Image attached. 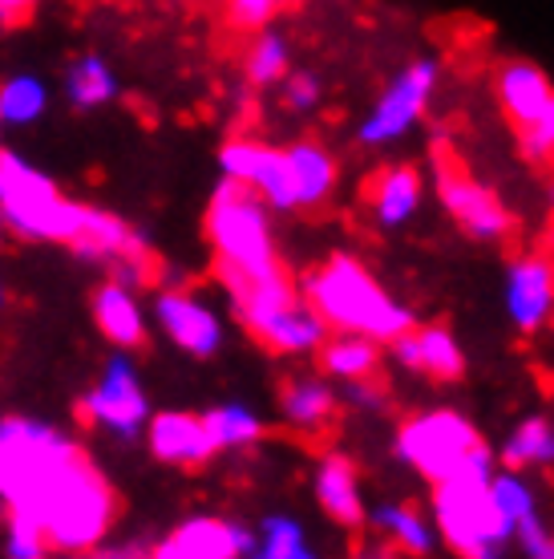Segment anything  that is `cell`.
I'll list each match as a JSON object with an SVG mask.
<instances>
[{"label":"cell","mask_w":554,"mask_h":559,"mask_svg":"<svg viewBox=\"0 0 554 559\" xmlns=\"http://www.w3.org/2000/svg\"><path fill=\"white\" fill-rule=\"evenodd\" d=\"M4 551L13 559H41L49 551L45 544V532L41 523L25 511H9V532H4Z\"/></svg>","instance_id":"cell-34"},{"label":"cell","mask_w":554,"mask_h":559,"mask_svg":"<svg viewBox=\"0 0 554 559\" xmlns=\"http://www.w3.org/2000/svg\"><path fill=\"white\" fill-rule=\"evenodd\" d=\"M158 329L170 336V345L191 357H215L222 349V317L207 296L191 288H167L154 300Z\"/></svg>","instance_id":"cell-12"},{"label":"cell","mask_w":554,"mask_h":559,"mask_svg":"<svg viewBox=\"0 0 554 559\" xmlns=\"http://www.w3.org/2000/svg\"><path fill=\"white\" fill-rule=\"evenodd\" d=\"M345 402L348 409H361V414H381L388 402L385 385L376 378H357V381H345Z\"/></svg>","instance_id":"cell-38"},{"label":"cell","mask_w":554,"mask_h":559,"mask_svg":"<svg viewBox=\"0 0 554 559\" xmlns=\"http://www.w3.org/2000/svg\"><path fill=\"white\" fill-rule=\"evenodd\" d=\"M222 179H236L251 187L272 211H296V187L284 146H267L260 139H231L219 151Z\"/></svg>","instance_id":"cell-11"},{"label":"cell","mask_w":554,"mask_h":559,"mask_svg":"<svg viewBox=\"0 0 554 559\" xmlns=\"http://www.w3.org/2000/svg\"><path fill=\"white\" fill-rule=\"evenodd\" d=\"M142 433H146V447H150L154 459L167 462V466H207L219 454L207 433V421L186 414V409L150 414Z\"/></svg>","instance_id":"cell-16"},{"label":"cell","mask_w":554,"mask_h":559,"mask_svg":"<svg viewBox=\"0 0 554 559\" xmlns=\"http://www.w3.org/2000/svg\"><path fill=\"white\" fill-rule=\"evenodd\" d=\"M65 98L77 110H97V106L118 98V73L110 70V61L97 53L77 57L70 66V73H65Z\"/></svg>","instance_id":"cell-28"},{"label":"cell","mask_w":554,"mask_h":559,"mask_svg":"<svg viewBox=\"0 0 554 559\" xmlns=\"http://www.w3.org/2000/svg\"><path fill=\"white\" fill-rule=\"evenodd\" d=\"M288 167H291V187H296V211H312L320 203H328L340 182V167H336L333 151H324L320 142H291Z\"/></svg>","instance_id":"cell-23"},{"label":"cell","mask_w":554,"mask_h":559,"mask_svg":"<svg viewBox=\"0 0 554 559\" xmlns=\"http://www.w3.org/2000/svg\"><path fill=\"white\" fill-rule=\"evenodd\" d=\"M0 139H4V122H0Z\"/></svg>","instance_id":"cell-43"},{"label":"cell","mask_w":554,"mask_h":559,"mask_svg":"<svg viewBox=\"0 0 554 559\" xmlns=\"http://www.w3.org/2000/svg\"><path fill=\"white\" fill-rule=\"evenodd\" d=\"M251 336H255L264 349L279 353V357H308V353H316L320 345H324L328 324H324V317H320L316 308L304 300V293H300L284 308L267 312L264 321L251 329Z\"/></svg>","instance_id":"cell-19"},{"label":"cell","mask_w":554,"mask_h":559,"mask_svg":"<svg viewBox=\"0 0 554 559\" xmlns=\"http://www.w3.org/2000/svg\"><path fill=\"white\" fill-rule=\"evenodd\" d=\"M336 409H340V393H336L333 378L300 373V378L284 381V390H279V418L300 433L328 430V421L336 418Z\"/></svg>","instance_id":"cell-21"},{"label":"cell","mask_w":554,"mask_h":559,"mask_svg":"<svg viewBox=\"0 0 554 559\" xmlns=\"http://www.w3.org/2000/svg\"><path fill=\"white\" fill-rule=\"evenodd\" d=\"M25 515L41 523L45 544L53 551H89L97 547L113 527L118 515V499H113L110 483L101 478L94 462L77 454V459L37 495V503Z\"/></svg>","instance_id":"cell-2"},{"label":"cell","mask_w":554,"mask_h":559,"mask_svg":"<svg viewBox=\"0 0 554 559\" xmlns=\"http://www.w3.org/2000/svg\"><path fill=\"white\" fill-rule=\"evenodd\" d=\"M502 308L522 336L542 333L554 321V264L546 255H518L506 264Z\"/></svg>","instance_id":"cell-13"},{"label":"cell","mask_w":554,"mask_h":559,"mask_svg":"<svg viewBox=\"0 0 554 559\" xmlns=\"http://www.w3.org/2000/svg\"><path fill=\"white\" fill-rule=\"evenodd\" d=\"M320 369L333 381H357V378H376L381 369V341L364 333H328L320 345Z\"/></svg>","instance_id":"cell-25"},{"label":"cell","mask_w":554,"mask_h":559,"mask_svg":"<svg viewBox=\"0 0 554 559\" xmlns=\"http://www.w3.org/2000/svg\"><path fill=\"white\" fill-rule=\"evenodd\" d=\"M0 236H4V215H0Z\"/></svg>","instance_id":"cell-41"},{"label":"cell","mask_w":554,"mask_h":559,"mask_svg":"<svg viewBox=\"0 0 554 559\" xmlns=\"http://www.w3.org/2000/svg\"><path fill=\"white\" fill-rule=\"evenodd\" d=\"M433 527L442 544L461 559H498L510 551L514 527L502 515L494 495H490V475L478 471H458V475L430 483Z\"/></svg>","instance_id":"cell-3"},{"label":"cell","mask_w":554,"mask_h":559,"mask_svg":"<svg viewBox=\"0 0 554 559\" xmlns=\"http://www.w3.org/2000/svg\"><path fill=\"white\" fill-rule=\"evenodd\" d=\"M527 559H554V532L542 523V515H527L522 523H514V544Z\"/></svg>","instance_id":"cell-36"},{"label":"cell","mask_w":554,"mask_h":559,"mask_svg":"<svg viewBox=\"0 0 554 559\" xmlns=\"http://www.w3.org/2000/svg\"><path fill=\"white\" fill-rule=\"evenodd\" d=\"M77 454V442L49 421L0 418V499L9 511H28Z\"/></svg>","instance_id":"cell-7"},{"label":"cell","mask_w":554,"mask_h":559,"mask_svg":"<svg viewBox=\"0 0 554 559\" xmlns=\"http://www.w3.org/2000/svg\"><path fill=\"white\" fill-rule=\"evenodd\" d=\"M320 98H324V82H320L316 73L288 70V78H284V106L291 114H312L320 106Z\"/></svg>","instance_id":"cell-37"},{"label":"cell","mask_w":554,"mask_h":559,"mask_svg":"<svg viewBox=\"0 0 554 559\" xmlns=\"http://www.w3.org/2000/svg\"><path fill=\"white\" fill-rule=\"evenodd\" d=\"M291 70V41L276 28H255L248 53H243V78L251 90L279 85Z\"/></svg>","instance_id":"cell-27"},{"label":"cell","mask_w":554,"mask_h":559,"mask_svg":"<svg viewBox=\"0 0 554 559\" xmlns=\"http://www.w3.org/2000/svg\"><path fill=\"white\" fill-rule=\"evenodd\" d=\"M433 187L442 207L449 211V219L461 227V236H470L473 243H502L514 231V215L506 211L485 182L470 179L466 170L449 158V154H433Z\"/></svg>","instance_id":"cell-9"},{"label":"cell","mask_w":554,"mask_h":559,"mask_svg":"<svg viewBox=\"0 0 554 559\" xmlns=\"http://www.w3.org/2000/svg\"><path fill=\"white\" fill-rule=\"evenodd\" d=\"M490 495H494L502 515L510 519V527L539 511V490L522 478V471H510V466H502V471L490 475Z\"/></svg>","instance_id":"cell-32"},{"label":"cell","mask_w":554,"mask_h":559,"mask_svg":"<svg viewBox=\"0 0 554 559\" xmlns=\"http://www.w3.org/2000/svg\"><path fill=\"white\" fill-rule=\"evenodd\" d=\"M203 227L215 248L219 276H251V272H267L279 264L272 207L243 182L222 179L215 187Z\"/></svg>","instance_id":"cell-5"},{"label":"cell","mask_w":554,"mask_h":559,"mask_svg":"<svg viewBox=\"0 0 554 559\" xmlns=\"http://www.w3.org/2000/svg\"><path fill=\"white\" fill-rule=\"evenodd\" d=\"M304 300L316 308L328 333H364L388 345L417 324L413 305L388 293L369 267L348 252L328 255L304 276Z\"/></svg>","instance_id":"cell-1"},{"label":"cell","mask_w":554,"mask_h":559,"mask_svg":"<svg viewBox=\"0 0 554 559\" xmlns=\"http://www.w3.org/2000/svg\"><path fill=\"white\" fill-rule=\"evenodd\" d=\"M312 495H316V507L324 515L357 532L364 527V515H369V499H364L361 487V471L348 454H324L316 462V475H312Z\"/></svg>","instance_id":"cell-17"},{"label":"cell","mask_w":554,"mask_h":559,"mask_svg":"<svg viewBox=\"0 0 554 559\" xmlns=\"http://www.w3.org/2000/svg\"><path fill=\"white\" fill-rule=\"evenodd\" d=\"M425 203V175L413 163H393L369 182V215L381 231H401L417 219Z\"/></svg>","instance_id":"cell-18"},{"label":"cell","mask_w":554,"mask_h":559,"mask_svg":"<svg viewBox=\"0 0 554 559\" xmlns=\"http://www.w3.org/2000/svg\"><path fill=\"white\" fill-rule=\"evenodd\" d=\"M49 110V90L33 73H16L0 85V122L4 127H33Z\"/></svg>","instance_id":"cell-31"},{"label":"cell","mask_w":554,"mask_h":559,"mask_svg":"<svg viewBox=\"0 0 554 559\" xmlns=\"http://www.w3.org/2000/svg\"><path fill=\"white\" fill-rule=\"evenodd\" d=\"M82 418L94 426V430L110 433V438H138L146 418H150V397L142 390V378L134 361L125 353H113L106 369H101V381L82 397Z\"/></svg>","instance_id":"cell-10"},{"label":"cell","mask_w":554,"mask_h":559,"mask_svg":"<svg viewBox=\"0 0 554 559\" xmlns=\"http://www.w3.org/2000/svg\"><path fill=\"white\" fill-rule=\"evenodd\" d=\"M518 130V154L527 158L530 167H554V98L542 106L530 122H522V127H514Z\"/></svg>","instance_id":"cell-33"},{"label":"cell","mask_w":554,"mask_h":559,"mask_svg":"<svg viewBox=\"0 0 554 559\" xmlns=\"http://www.w3.org/2000/svg\"><path fill=\"white\" fill-rule=\"evenodd\" d=\"M296 4L300 0H227V21L236 28L255 33V28H267L279 13H288Z\"/></svg>","instance_id":"cell-35"},{"label":"cell","mask_w":554,"mask_h":559,"mask_svg":"<svg viewBox=\"0 0 554 559\" xmlns=\"http://www.w3.org/2000/svg\"><path fill=\"white\" fill-rule=\"evenodd\" d=\"M33 4H37V0H0V25H13V21H21Z\"/></svg>","instance_id":"cell-39"},{"label":"cell","mask_w":554,"mask_h":559,"mask_svg":"<svg viewBox=\"0 0 554 559\" xmlns=\"http://www.w3.org/2000/svg\"><path fill=\"white\" fill-rule=\"evenodd\" d=\"M0 215L21 239L73 243L85 224V207L57 191V182L28 158L0 146Z\"/></svg>","instance_id":"cell-6"},{"label":"cell","mask_w":554,"mask_h":559,"mask_svg":"<svg viewBox=\"0 0 554 559\" xmlns=\"http://www.w3.org/2000/svg\"><path fill=\"white\" fill-rule=\"evenodd\" d=\"M393 450L425 483H442L458 471H478V475L498 471V454L482 442L478 426L449 406L405 418L397 438H393Z\"/></svg>","instance_id":"cell-4"},{"label":"cell","mask_w":554,"mask_h":559,"mask_svg":"<svg viewBox=\"0 0 554 559\" xmlns=\"http://www.w3.org/2000/svg\"><path fill=\"white\" fill-rule=\"evenodd\" d=\"M255 556L260 559H312L316 547L308 544V527L296 515H264L255 527Z\"/></svg>","instance_id":"cell-30"},{"label":"cell","mask_w":554,"mask_h":559,"mask_svg":"<svg viewBox=\"0 0 554 559\" xmlns=\"http://www.w3.org/2000/svg\"><path fill=\"white\" fill-rule=\"evenodd\" d=\"M546 207L554 211V182H551V187H546Z\"/></svg>","instance_id":"cell-40"},{"label":"cell","mask_w":554,"mask_h":559,"mask_svg":"<svg viewBox=\"0 0 554 559\" xmlns=\"http://www.w3.org/2000/svg\"><path fill=\"white\" fill-rule=\"evenodd\" d=\"M494 94H498L502 114L510 118L514 127H522L554 98V82L542 66H534L527 57H510L494 73Z\"/></svg>","instance_id":"cell-20"},{"label":"cell","mask_w":554,"mask_h":559,"mask_svg":"<svg viewBox=\"0 0 554 559\" xmlns=\"http://www.w3.org/2000/svg\"><path fill=\"white\" fill-rule=\"evenodd\" d=\"M94 321L101 329V336L118 349H134V345L146 341V308H142L138 293L122 280H110V284L97 288Z\"/></svg>","instance_id":"cell-22"},{"label":"cell","mask_w":554,"mask_h":559,"mask_svg":"<svg viewBox=\"0 0 554 559\" xmlns=\"http://www.w3.org/2000/svg\"><path fill=\"white\" fill-rule=\"evenodd\" d=\"M437 85H442L437 57H413V61L393 73L385 82V90L376 94V102L361 118V127H357V142L369 146V151H385V146L405 142L421 122H425Z\"/></svg>","instance_id":"cell-8"},{"label":"cell","mask_w":554,"mask_h":559,"mask_svg":"<svg viewBox=\"0 0 554 559\" xmlns=\"http://www.w3.org/2000/svg\"><path fill=\"white\" fill-rule=\"evenodd\" d=\"M215 450H248L264 438V418L243 402H222L203 414Z\"/></svg>","instance_id":"cell-29"},{"label":"cell","mask_w":554,"mask_h":559,"mask_svg":"<svg viewBox=\"0 0 554 559\" xmlns=\"http://www.w3.org/2000/svg\"><path fill=\"white\" fill-rule=\"evenodd\" d=\"M150 551L158 559H248L255 556V532L243 527L239 519L194 515Z\"/></svg>","instance_id":"cell-14"},{"label":"cell","mask_w":554,"mask_h":559,"mask_svg":"<svg viewBox=\"0 0 554 559\" xmlns=\"http://www.w3.org/2000/svg\"><path fill=\"white\" fill-rule=\"evenodd\" d=\"M0 308H4V288H0Z\"/></svg>","instance_id":"cell-42"},{"label":"cell","mask_w":554,"mask_h":559,"mask_svg":"<svg viewBox=\"0 0 554 559\" xmlns=\"http://www.w3.org/2000/svg\"><path fill=\"white\" fill-rule=\"evenodd\" d=\"M498 466L510 471H551L554 466V421L530 414L506 433L498 450Z\"/></svg>","instance_id":"cell-26"},{"label":"cell","mask_w":554,"mask_h":559,"mask_svg":"<svg viewBox=\"0 0 554 559\" xmlns=\"http://www.w3.org/2000/svg\"><path fill=\"white\" fill-rule=\"evenodd\" d=\"M364 523H369L376 535H385L388 544H397L401 551H409V556H433V551L442 547V535L433 527V515H421V511L409 503L369 507Z\"/></svg>","instance_id":"cell-24"},{"label":"cell","mask_w":554,"mask_h":559,"mask_svg":"<svg viewBox=\"0 0 554 559\" xmlns=\"http://www.w3.org/2000/svg\"><path fill=\"white\" fill-rule=\"evenodd\" d=\"M388 349L405 373H421L430 381L466 378V349L449 324H413L409 333L388 341Z\"/></svg>","instance_id":"cell-15"}]
</instances>
